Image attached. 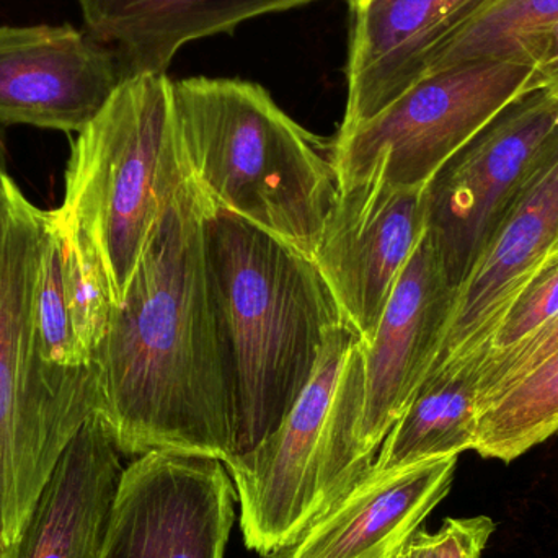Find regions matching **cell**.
<instances>
[{
	"label": "cell",
	"instance_id": "obj_19",
	"mask_svg": "<svg viewBox=\"0 0 558 558\" xmlns=\"http://www.w3.org/2000/svg\"><path fill=\"white\" fill-rule=\"evenodd\" d=\"M558 23V0H481L433 49L423 75L477 61H511L536 69Z\"/></svg>",
	"mask_w": 558,
	"mask_h": 558
},
{
	"label": "cell",
	"instance_id": "obj_24",
	"mask_svg": "<svg viewBox=\"0 0 558 558\" xmlns=\"http://www.w3.org/2000/svg\"><path fill=\"white\" fill-rule=\"evenodd\" d=\"M497 524L490 517L448 518L436 533L420 527L396 558H482Z\"/></svg>",
	"mask_w": 558,
	"mask_h": 558
},
{
	"label": "cell",
	"instance_id": "obj_10",
	"mask_svg": "<svg viewBox=\"0 0 558 558\" xmlns=\"http://www.w3.org/2000/svg\"><path fill=\"white\" fill-rule=\"evenodd\" d=\"M425 234V186L400 189L379 173L340 186L312 260L361 343Z\"/></svg>",
	"mask_w": 558,
	"mask_h": 558
},
{
	"label": "cell",
	"instance_id": "obj_1",
	"mask_svg": "<svg viewBox=\"0 0 558 558\" xmlns=\"http://www.w3.org/2000/svg\"><path fill=\"white\" fill-rule=\"evenodd\" d=\"M208 208L189 179L92 356L98 413L121 454L234 456L231 387L206 268Z\"/></svg>",
	"mask_w": 558,
	"mask_h": 558
},
{
	"label": "cell",
	"instance_id": "obj_26",
	"mask_svg": "<svg viewBox=\"0 0 558 558\" xmlns=\"http://www.w3.org/2000/svg\"><path fill=\"white\" fill-rule=\"evenodd\" d=\"M536 75L541 87L558 98V23L550 29L544 43L543 56L536 65Z\"/></svg>",
	"mask_w": 558,
	"mask_h": 558
},
{
	"label": "cell",
	"instance_id": "obj_23",
	"mask_svg": "<svg viewBox=\"0 0 558 558\" xmlns=\"http://www.w3.org/2000/svg\"><path fill=\"white\" fill-rule=\"evenodd\" d=\"M558 315V248L524 284L495 328L485 360L504 356Z\"/></svg>",
	"mask_w": 558,
	"mask_h": 558
},
{
	"label": "cell",
	"instance_id": "obj_27",
	"mask_svg": "<svg viewBox=\"0 0 558 558\" xmlns=\"http://www.w3.org/2000/svg\"><path fill=\"white\" fill-rule=\"evenodd\" d=\"M7 160L5 144H3L2 137H0V166H3Z\"/></svg>",
	"mask_w": 558,
	"mask_h": 558
},
{
	"label": "cell",
	"instance_id": "obj_16",
	"mask_svg": "<svg viewBox=\"0 0 558 558\" xmlns=\"http://www.w3.org/2000/svg\"><path fill=\"white\" fill-rule=\"evenodd\" d=\"M100 413L69 442L0 558H101L124 468Z\"/></svg>",
	"mask_w": 558,
	"mask_h": 558
},
{
	"label": "cell",
	"instance_id": "obj_11",
	"mask_svg": "<svg viewBox=\"0 0 558 558\" xmlns=\"http://www.w3.org/2000/svg\"><path fill=\"white\" fill-rule=\"evenodd\" d=\"M557 248L558 126L527 167L481 257L454 292L432 371L451 361L487 356L495 328Z\"/></svg>",
	"mask_w": 558,
	"mask_h": 558
},
{
	"label": "cell",
	"instance_id": "obj_18",
	"mask_svg": "<svg viewBox=\"0 0 558 558\" xmlns=\"http://www.w3.org/2000/svg\"><path fill=\"white\" fill-rule=\"evenodd\" d=\"M485 354L451 361L426 376L380 445L366 475L412 468L474 449Z\"/></svg>",
	"mask_w": 558,
	"mask_h": 558
},
{
	"label": "cell",
	"instance_id": "obj_21",
	"mask_svg": "<svg viewBox=\"0 0 558 558\" xmlns=\"http://www.w3.org/2000/svg\"><path fill=\"white\" fill-rule=\"evenodd\" d=\"M49 226L58 242L62 286L72 325L92 363L114 307L110 279L94 242L71 216L61 208L51 209Z\"/></svg>",
	"mask_w": 558,
	"mask_h": 558
},
{
	"label": "cell",
	"instance_id": "obj_22",
	"mask_svg": "<svg viewBox=\"0 0 558 558\" xmlns=\"http://www.w3.org/2000/svg\"><path fill=\"white\" fill-rule=\"evenodd\" d=\"M35 314L43 356L49 364L62 369H81V367L92 366L72 325L71 312H69L64 286H62L58 242L49 226V211L48 235H46L38 281H36Z\"/></svg>",
	"mask_w": 558,
	"mask_h": 558
},
{
	"label": "cell",
	"instance_id": "obj_14",
	"mask_svg": "<svg viewBox=\"0 0 558 558\" xmlns=\"http://www.w3.org/2000/svg\"><path fill=\"white\" fill-rule=\"evenodd\" d=\"M348 101L338 133L366 123L423 77L433 49L481 0H347Z\"/></svg>",
	"mask_w": 558,
	"mask_h": 558
},
{
	"label": "cell",
	"instance_id": "obj_12",
	"mask_svg": "<svg viewBox=\"0 0 558 558\" xmlns=\"http://www.w3.org/2000/svg\"><path fill=\"white\" fill-rule=\"evenodd\" d=\"M452 301L454 289L425 234L397 279L373 338L361 343L364 400L357 448L367 469L432 371Z\"/></svg>",
	"mask_w": 558,
	"mask_h": 558
},
{
	"label": "cell",
	"instance_id": "obj_6",
	"mask_svg": "<svg viewBox=\"0 0 558 558\" xmlns=\"http://www.w3.org/2000/svg\"><path fill=\"white\" fill-rule=\"evenodd\" d=\"M189 179L166 74L124 78L72 141L59 208L97 247L114 305L123 302L150 234Z\"/></svg>",
	"mask_w": 558,
	"mask_h": 558
},
{
	"label": "cell",
	"instance_id": "obj_13",
	"mask_svg": "<svg viewBox=\"0 0 558 558\" xmlns=\"http://www.w3.org/2000/svg\"><path fill=\"white\" fill-rule=\"evenodd\" d=\"M117 58L68 25H0V123L78 133L123 82Z\"/></svg>",
	"mask_w": 558,
	"mask_h": 558
},
{
	"label": "cell",
	"instance_id": "obj_4",
	"mask_svg": "<svg viewBox=\"0 0 558 558\" xmlns=\"http://www.w3.org/2000/svg\"><path fill=\"white\" fill-rule=\"evenodd\" d=\"M48 211L0 166V554L32 513L62 452L100 409L94 366L43 356L35 294Z\"/></svg>",
	"mask_w": 558,
	"mask_h": 558
},
{
	"label": "cell",
	"instance_id": "obj_15",
	"mask_svg": "<svg viewBox=\"0 0 558 558\" xmlns=\"http://www.w3.org/2000/svg\"><path fill=\"white\" fill-rule=\"evenodd\" d=\"M458 459L364 475L294 543L260 558H396L448 497Z\"/></svg>",
	"mask_w": 558,
	"mask_h": 558
},
{
	"label": "cell",
	"instance_id": "obj_5",
	"mask_svg": "<svg viewBox=\"0 0 558 558\" xmlns=\"http://www.w3.org/2000/svg\"><path fill=\"white\" fill-rule=\"evenodd\" d=\"M363 400V344L341 325L281 425L225 464L247 549L265 557L294 543L367 474L357 448Z\"/></svg>",
	"mask_w": 558,
	"mask_h": 558
},
{
	"label": "cell",
	"instance_id": "obj_3",
	"mask_svg": "<svg viewBox=\"0 0 558 558\" xmlns=\"http://www.w3.org/2000/svg\"><path fill=\"white\" fill-rule=\"evenodd\" d=\"M172 95L190 180L209 205L314 257L340 193L333 141L308 133L252 82L182 78Z\"/></svg>",
	"mask_w": 558,
	"mask_h": 558
},
{
	"label": "cell",
	"instance_id": "obj_20",
	"mask_svg": "<svg viewBox=\"0 0 558 558\" xmlns=\"http://www.w3.org/2000/svg\"><path fill=\"white\" fill-rule=\"evenodd\" d=\"M558 436V348L478 410L472 451L510 464Z\"/></svg>",
	"mask_w": 558,
	"mask_h": 558
},
{
	"label": "cell",
	"instance_id": "obj_17",
	"mask_svg": "<svg viewBox=\"0 0 558 558\" xmlns=\"http://www.w3.org/2000/svg\"><path fill=\"white\" fill-rule=\"evenodd\" d=\"M311 2L315 0H77L88 35L113 52L123 78L166 74L189 43Z\"/></svg>",
	"mask_w": 558,
	"mask_h": 558
},
{
	"label": "cell",
	"instance_id": "obj_8",
	"mask_svg": "<svg viewBox=\"0 0 558 558\" xmlns=\"http://www.w3.org/2000/svg\"><path fill=\"white\" fill-rule=\"evenodd\" d=\"M557 126L558 98L544 87L533 88L511 101L426 183V234L454 292Z\"/></svg>",
	"mask_w": 558,
	"mask_h": 558
},
{
	"label": "cell",
	"instance_id": "obj_9",
	"mask_svg": "<svg viewBox=\"0 0 558 558\" xmlns=\"http://www.w3.org/2000/svg\"><path fill=\"white\" fill-rule=\"evenodd\" d=\"M234 504L219 459L147 452L124 468L101 558H225Z\"/></svg>",
	"mask_w": 558,
	"mask_h": 558
},
{
	"label": "cell",
	"instance_id": "obj_25",
	"mask_svg": "<svg viewBox=\"0 0 558 558\" xmlns=\"http://www.w3.org/2000/svg\"><path fill=\"white\" fill-rule=\"evenodd\" d=\"M558 348V315L546 327L541 328L530 340L518 344L504 356L484 360L482 364L481 399L478 410L488 400L513 386L537 364L543 363Z\"/></svg>",
	"mask_w": 558,
	"mask_h": 558
},
{
	"label": "cell",
	"instance_id": "obj_2",
	"mask_svg": "<svg viewBox=\"0 0 558 558\" xmlns=\"http://www.w3.org/2000/svg\"><path fill=\"white\" fill-rule=\"evenodd\" d=\"M205 254L241 456L281 425L348 324L311 257L238 216L208 208Z\"/></svg>",
	"mask_w": 558,
	"mask_h": 558
},
{
	"label": "cell",
	"instance_id": "obj_7",
	"mask_svg": "<svg viewBox=\"0 0 558 558\" xmlns=\"http://www.w3.org/2000/svg\"><path fill=\"white\" fill-rule=\"evenodd\" d=\"M541 87L536 69L477 61L423 75L366 123L333 141L340 186L373 173L400 189H423L511 101Z\"/></svg>",
	"mask_w": 558,
	"mask_h": 558
}]
</instances>
